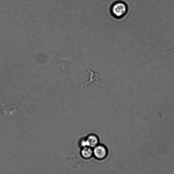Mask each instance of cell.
Instances as JSON below:
<instances>
[{
	"label": "cell",
	"instance_id": "obj_3",
	"mask_svg": "<svg viewBox=\"0 0 174 174\" xmlns=\"http://www.w3.org/2000/svg\"><path fill=\"white\" fill-rule=\"evenodd\" d=\"M99 139L98 136L95 134L89 135L85 139H82L80 142V146L83 147H89L94 148L98 145Z\"/></svg>",
	"mask_w": 174,
	"mask_h": 174
},
{
	"label": "cell",
	"instance_id": "obj_5",
	"mask_svg": "<svg viewBox=\"0 0 174 174\" xmlns=\"http://www.w3.org/2000/svg\"><path fill=\"white\" fill-rule=\"evenodd\" d=\"M80 154L84 159H89L93 155V150L91 147H83L80 151Z\"/></svg>",
	"mask_w": 174,
	"mask_h": 174
},
{
	"label": "cell",
	"instance_id": "obj_4",
	"mask_svg": "<svg viewBox=\"0 0 174 174\" xmlns=\"http://www.w3.org/2000/svg\"><path fill=\"white\" fill-rule=\"evenodd\" d=\"M93 155L96 159L102 160L106 158L108 154V151L106 147L102 145H98L93 150Z\"/></svg>",
	"mask_w": 174,
	"mask_h": 174
},
{
	"label": "cell",
	"instance_id": "obj_2",
	"mask_svg": "<svg viewBox=\"0 0 174 174\" xmlns=\"http://www.w3.org/2000/svg\"><path fill=\"white\" fill-rule=\"evenodd\" d=\"M87 72L89 74V79L87 81L80 85L79 87L80 89H85L89 88V87L93 83H97L100 81V79L98 77V73L93 70L88 69Z\"/></svg>",
	"mask_w": 174,
	"mask_h": 174
},
{
	"label": "cell",
	"instance_id": "obj_1",
	"mask_svg": "<svg viewBox=\"0 0 174 174\" xmlns=\"http://www.w3.org/2000/svg\"><path fill=\"white\" fill-rule=\"evenodd\" d=\"M128 11L127 3L121 0L114 1L111 5L110 8L111 16L118 20H121L127 16Z\"/></svg>",
	"mask_w": 174,
	"mask_h": 174
}]
</instances>
